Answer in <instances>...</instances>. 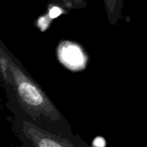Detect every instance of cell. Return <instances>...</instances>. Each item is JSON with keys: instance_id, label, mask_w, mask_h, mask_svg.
<instances>
[{"instance_id": "obj_4", "label": "cell", "mask_w": 147, "mask_h": 147, "mask_svg": "<svg viewBox=\"0 0 147 147\" xmlns=\"http://www.w3.org/2000/svg\"><path fill=\"white\" fill-rule=\"evenodd\" d=\"M105 4L110 22H115L121 10V0H105Z\"/></svg>"}, {"instance_id": "obj_1", "label": "cell", "mask_w": 147, "mask_h": 147, "mask_svg": "<svg viewBox=\"0 0 147 147\" xmlns=\"http://www.w3.org/2000/svg\"><path fill=\"white\" fill-rule=\"evenodd\" d=\"M0 83L12 113L45 129L71 137V127L60 111L1 39Z\"/></svg>"}, {"instance_id": "obj_2", "label": "cell", "mask_w": 147, "mask_h": 147, "mask_svg": "<svg viewBox=\"0 0 147 147\" xmlns=\"http://www.w3.org/2000/svg\"><path fill=\"white\" fill-rule=\"evenodd\" d=\"M12 131L22 146L27 147H71L78 143L60 134L45 129L23 118L17 113H13Z\"/></svg>"}, {"instance_id": "obj_5", "label": "cell", "mask_w": 147, "mask_h": 147, "mask_svg": "<svg viewBox=\"0 0 147 147\" xmlns=\"http://www.w3.org/2000/svg\"><path fill=\"white\" fill-rule=\"evenodd\" d=\"M56 4L66 9H83L86 6L85 0H53Z\"/></svg>"}, {"instance_id": "obj_3", "label": "cell", "mask_w": 147, "mask_h": 147, "mask_svg": "<svg viewBox=\"0 0 147 147\" xmlns=\"http://www.w3.org/2000/svg\"><path fill=\"white\" fill-rule=\"evenodd\" d=\"M60 61L71 70L84 69L86 65V56L81 47L71 42H65L59 47Z\"/></svg>"}]
</instances>
